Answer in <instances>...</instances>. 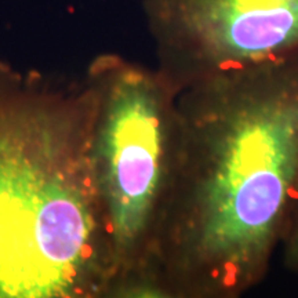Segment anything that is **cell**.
Here are the masks:
<instances>
[{"label": "cell", "mask_w": 298, "mask_h": 298, "mask_svg": "<svg viewBox=\"0 0 298 298\" xmlns=\"http://www.w3.org/2000/svg\"><path fill=\"white\" fill-rule=\"evenodd\" d=\"M91 94L90 163L115 265L112 298H163L157 247L171 190L180 91L157 68L102 55Z\"/></svg>", "instance_id": "cell-3"}, {"label": "cell", "mask_w": 298, "mask_h": 298, "mask_svg": "<svg viewBox=\"0 0 298 298\" xmlns=\"http://www.w3.org/2000/svg\"><path fill=\"white\" fill-rule=\"evenodd\" d=\"M157 69L182 91L298 57V0H145Z\"/></svg>", "instance_id": "cell-4"}, {"label": "cell", "mask_w": 298, "mask_h": 298, "mask_svg": "<svg viewBox=\"0 0 298 298\" xmlns=\"http://www.w3.org/2000/svg\"><path fill=\"white\" fill-rule=\"evenodd\" d=\"M280 251L284 268L291 273L298 275V185Z\"/></svg>", "instance_id": "cell-5"}, {"label": "cell", "mask_w": 298, "mask_h": 298, "mask_svg": "<svg viewBox=\"0 0 298 298\" xmlns=\"http://www.w3.org/2000/svg\"><path fill=\"white\" fill-rule=\"evenodd\" d=\"M297 185L298 57L182 90L157 247L163 298H237L258 286Z\"/></svg>", "instance_id": "cell-1"}, {"label": "cell", "mask_w": 298, "mask_h": 298, "mask_svg": "<svg viewBox=\"0 0 298 298\" xmlns=\"http://www.w3.org/2000/svg\"><path fill=\"white\" fill-rule=\"evenodd\" d=\"M86 80L0 61V298L109 297L115 277L90 163Z\"/></svg>", "instance_id": "cell-2"}]
</instances>
